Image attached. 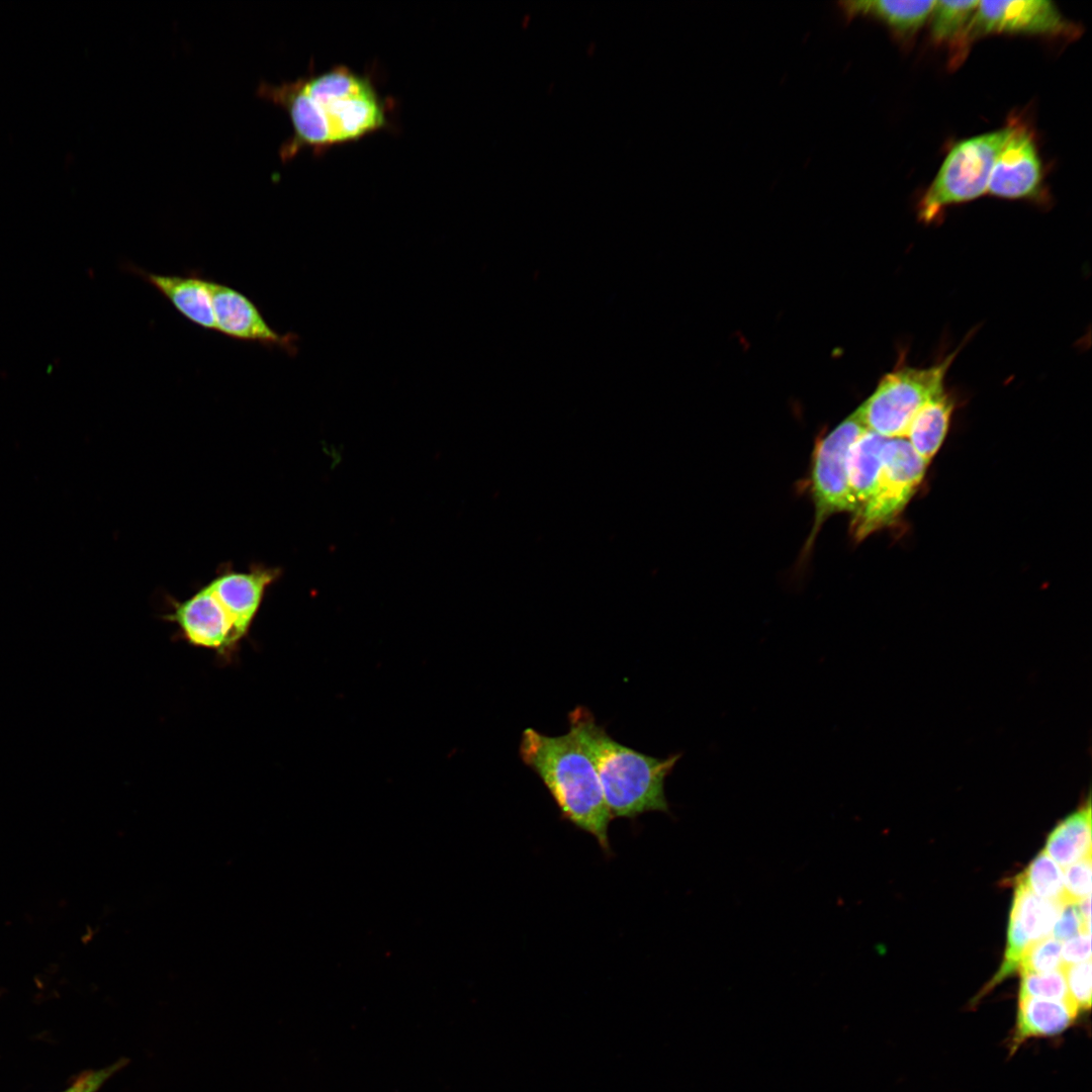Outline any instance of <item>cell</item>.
<instances>
[{
    "label": "cell",
    "mask_w": 1092,
    "mask_h": 1092,
    "mask_svg": "<svg viewBox=\"0 0 1092 1092\" xmlns=\"http://www.w3.org/2000/svg\"><path fill=\"white\" fill-rule=\"evenodd\" d=\"M1017 877L1038 897L1067 904L1063 872L1044 850Z\"/></svg>",
    "instance_id": "cell-19"
},
{
    "label": "cell",
    "mask_w": 1092,
    "mask_h": 1092,
    "mask_svg": "<svg viewBox=\"0 0 1092 1092\" xmlns=\"http://www.w3.org/2000/svg\"><path fill=\"white\" fill-rule=\"evenodd\" d=\"M1091 855L1068 866L1063 874L1067 904L1091 896Z\"/></svg>",
    "instance_id": "cell-24"
},
{
    "label": "cell",
    "mask_w": 1092,
    "mask_h": 1092,
    "mask_svg": "<svg viewBox=\"0 0 1092 1092\" xmlns=\"http://www.w3.org/2000/svg\"><path fill=\"white\" fill-rule=\"evenodd\" d=\"M978 5V0L935 1L930 14L933 38L947 42L966 33Z\"/></svg>",
    "instance_id": "cell-20"
},
{
    "label": "cell",
    "mask_w": 1092,
    "mask_h": 1092,
    "mask_svg": "<svg viewBox=\"0 0 1092 1092\" xmlns=\"http://www.w3.org/2000/svg\"><path fill=\"white\" fill-rule=\"evenodd\" d=\"M927 466L905 438L888 439L873 493L866 505L852 514V537L861 541L891 525L915 493Z\"/></svg>",
    "instance_id": "cell-7"
},
{
    "label": "cell",
    "mask_w": 1092,
    "mask_h": 1092,
    "mask_svg": "<svg viewBox=\"0 0 1092 1092\" xmlns=\"http://www.w3.org/2000/svg\"><path fill=\"white\" fill-rule=\"evenodd\" d=\"M1053 937L1058 940H1067L1079 933H1091V923H1086L1079 911L1078 903H1068L1062 911L1053 927Z\"/></svg>",
    "instance_id": "cell-25"
},
{
    "label": "cell",
    "mask_w": 1092,
    "mask_h": 1092,
    "mask_svg": "<svg viewBox=\"0 0 1092 1092\" xmlns=\"http://www.w3.org/2000/svg\"><path fill=\"white\" fill-rule=\"evenodd\" d=\"M1043 850L1062 867L1091 855L1090 799L1058 823L1048 836Z\"/></svg>",
    "instance_id": "cell-16"
},
{
    "label": "cell",
    "mask_w": 1092,
    "mask_h": 1092,
    "mask_svg": "<svg viewBox=\"0 0 1092 1092\" xmlns=\"http://www.w3.org/2000/svg\"><path fill=\"white\" fill-rule=\"evenodd\" d=\"M1068 989L1070 1000L1081 1010H1089L1091 1006V960L1061 967Z\"/></svg>",
    "instance_id": "cell-23"
},
{
    "label": "cell",
    "mask_w": 1092,
    "mask_h": 1092,
    "mask_svg": "<svg viewBox=\"0 0 1092 1092\" xmlns=\"http://www.w3.org/2000/svg\"><path fill=\"white\" fill-rule=\"evenodd\" d=\"M1078 1013L1069 999L1019 998L1010 1052H1016L1027 1039L1062 1033L1074 1023Z\"/></svg>",
    "instance_id": "cell-13"
},
{
    "label": "cell",
    "mask_w": 1092,
    "mask_h": 1092,
    "mask_svg": "<svg viewBox=\"0 0 1092 1092\" xmlns=\"http://www.w3.org/2000/svg\"><path fill=\"white\" fill-rule=\"evenodd\" d=\"M209 290L217 332L238 341L277 348L291 356L298 353V336L273 330L245 294L210 279Z\"/></svg>",
    "instance_id": "cell-9"
},
{
    "label": "cell",
    "mask_w": 1092,
    "mask_h": 1092,
    "mask_svg": "<svg viewBox=\"0 0 1092 1092\" xmlns=\"http://www.w3.org/2000/svg\"><path fill=\"white\" fill-rule=\"evenodd\" d=\"M256 95L282 108L289 117L292 133L278 152L283 163L306 149L318 156L334 147L395 128L391 118L394 103L380 94L372 74L344 65L276 85L261 82Z\"/></svg>",
    "instance_id": "cell-1"
},
{
    "label": "cell",
    "mask_w": 1092,
    "mask_h": 1092,
    "mask_svg": "<svg viewBox=\"0 0 1092 1092\" xmlns=\"http://www.w3.org/2000/svg\"><path fill=\"white\" fill-rule=\"evenodd\" d=\"M519 756L542 781L561 817L592 834L609 853L612 817L594 763L575 734L569 730L563 735L549 736L526 728L521 736Z\"/></svg>",
    "instance_id": "cell-4"
},
{
    "label": "cell",
    "mask_w": 1092,
    "mask_h": 1092,
    "mask_svg": "<svg viewBox=\"0 0 1092 1092\" xmlns=\"http://www.w3.org/2000/svg\"><path fill=\"white\" fill-rule=\"evenodd\" d=\"M1067 22L1053 2L1046 0L979 1L966 34L988 33L1060 34Z\"/></svg>",
    "instance_id": "cell-10"
},
{
    "label": "cell",
    "mask_w": 1092,
    "mask_h": 1092,
    "mask_svg": "<svg viewBox=\"0 0 1092 1092\" xmlns=\"http://www.w3.org/2000/svg\"><path fill=\"white\" fill-rule=\"evenodd\" d=\"M1041 179V163L1031 135L1023 127L1009 126L987 192L1004 198L1032 197L1038 193Z\"/></svg>",
    "instance_id": "cell-11"
},
{
    "label": "cell",
    "mask_w": 1092,
    "mask_h": 1092,
    "mask_svg": "<svg viewBox=\"0 0 1092 1092\" xmlns=\"http://www.w3.org/2000/svg\"><path fill=\"white\" fill-rule=\"evenodd\" d=\"M124 1064V1061H118L100 1070L86 1071L61 1092H97L107 1079L122 1068Z\"/></svg>",
    "instance_id": "cell-26"
},
{
    "label": "cell",
    "mask_w": 1092,
    "mask_h": 1092,
    "mask_svg": "<svg viewBox=\"0 0 1092 1092\" xmlns=\"http://www.w3.org/2000/svg\"><path fill=\"white\" fill-rule=\"evenodd\" d=\"M887 440L888 438L867 430L850 449L848 480L855 504L853 513L866 505L873 493Z\"/></svg>",
    "instance_id": "cell-17"
},
{
    "label": "cell",
    "mask_w": 1092,
    "mask_h": 1092,
    "mask_svg": "<svg viewBox=\"0 0 1092 1092\" xmlns=\"http://www.w3.org/2000/svg\"><path fill=\"white\" fill-rule=\"evenodd\" d=\"M953 407L951 396L942 391L923 405L906 432L905 439L926 464L945 439Z\"/></svg>",
    "instance_id": "cell-14"
},
{
    "label": "cell",
    "mask_w": 1092,
    "mask_h": 1092,
    "mask_svg": "<svg viewBox=\"0 0 1092 1092\" xmlns=\"http://www.w3.org/2000/svg\"><path fill=\"white\" fill-rule=\"evenodd\" d=\"M867 430L855 411L816 445L811 473L815 516L805 551L830 516L853 513L855 504L849 487L848 458L853 443Z\"/></svg>",
    "instance_id": "cell-8"
},
{
    "label": "cell",
    "mask_w": 1092,
    "mask_h": 1092,
    "mask_svg": "<svg viewBox=\"0 0 1092 1092\" xmlns=\"http://www.w3.org/2000/svg\"><path fill=\"white\" fill-rule=\"evenodd\" d=\"M1010 910L1009 924L1033 943L1050 935L1063 904L1035 895L1018 877Z\"/></svg>",
    "instance_id": "cell-15"
},
{
    "label": "cell",
    "mask_w": 1092,
    "mask_h": 1092,
    "mask_svg": "<svg viewBox=\"0 0 1092 1092\" xmlns=\"http://www.w3.org/2000/svg\"><path fill=\"white\" fill-rule=\"evenodd\" d=\"M279 568L253 565L247 571L225 569L183 601H171L164 619L177 626L191 646L232 658L251 631L268 587Z\"/></svg>",
    "instance_id": "cell-2"
},
{
    "label": "cell",
    "mask_w": 1092,
    "mask_h": 1092,
    "mask_svg": "<svg viewBox=\"0 0 1092 1092\" xmlns=\"http://www.w3.org/2000/svg\"><path fill=\"white\" fill-rule=\"evenodd\" d=\"M1062 965V943L1048 936L1026 947L1020 959L1018 972L1048 973L1061 969Z\"/></svg>",
    "instance_id": "cell-21"
},
{
    "label": "cell",
    "mask_w": 1092,
    "mask_h": 1092,
    "mask_svg": "<svg viewBox=\"0 0 1092 1092\" xmlns=\"http://www.w3.org/2000/svg\"><path fill=\"white\" fill-rule=\"evenodd\" d=\"M957 353L931 367L899 365L884 375L873 394L856 410L866 428L888 439L905 438L916 414L945 390V376Z\"/></svg>",
    "instance_id": "cell-5"
},
{
    "label": "cell",
    "mask_w": 1092,
    "mask_h": 1092,
    "mask_svg": "<svg viewBox=\"0 0 1092 1092\" xmlns=\"http://www.w3.org/2000/svg\"><path fill=\"white\" fill-rule=\"evenodd\" d=\"M935 5L928 1L871 0L843 3L847 15H869L879 19L898 33H912L930 17Z\"/></svg>",
    "instance_id": "cell-18"
},
{
    "label": "cell",
    "mask_w": 1092,
    "mask_h": 1092,
    "mask_svg": "<svg viewBox=\"0 0 1092 1092\" xmlns=\"http://www.w3.org/2000/svg\"><path fill=\"white\" fill-rule=\"evenodd\" d=\"M1062 964L1072 965L1091 960V935L1079 933L1062 945Z\"/></svg>",
    "instance_id": "cell-27"
},
{
    "label": "cell",
    "mask_w": 1092,
    "mask_h": 1092,
    "mask_svg": "<svg viewBox=\"0 0 1092 1092\" xmlns=\"http://www.w3.org/2000/svg\"><path fill=\"white\" fill-rule=\"evenodd\" d=\"M1009 127L964 140L948 153L920 202L919 217L931 221L950 204L973 200L988 190L990 176Z\"/></svg>",
    "instance_id": "cell-6"
},
{
    "label": "cell",
    "mask_w": 1092,
    "mask_h": 1092,
    "mask_svg": "<svg viewBox=\"0 0 1092 1092\" xmlns=\"http://www.w3.org/2000/svg\"><path fill=\"white\" fill-rule=\"evenodd\" d=\"M568 720L594 763L612 819L669 813L664 784L681 753L658 758L628 747L611 737L585 707L572 710Z\"/></svg>",
    "instance_id": "cell-3"
},
{
    "label": "cell",
    "mask_w": 1092,
    "mask_h": 1092,
    "mask_svg": "<svg viewBox=\"0 0 1092 1092\" xmlns=\"http://www.w3.org/2000/svg\"><path fill=\"white\" fill-rule=\"evenodd\" d=\"M174 308L192 324L216 331L209 290V279L192 272L188 275H162L134 268Z\"/></svg>",
    "instance_id": "cell-12"
},
{
    "label": "cell",
    "mask_w": 1092,
    "mask_h": 1092,
    "mask_svg": "<svg viewBox=\"0 0 1092 1092\" xmlns=\"http://www.w3.org/2000/svg\"><path fill=\"white\" fill-rule=\"evenodd\" d=\"M1020 976L1019 998L1070 1000L1062 969L1048 973H1023Z\"/></svg>",
    "instance_id": "cell-22"
}]
</instances>
